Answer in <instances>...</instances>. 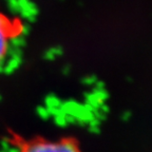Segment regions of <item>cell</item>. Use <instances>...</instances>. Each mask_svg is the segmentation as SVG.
Masks as SVG:
<instances>
[{"label":"cell","mask_w":152,"mask_h":152,"mask_svg":"<svg viewBox=\"0 0 152 152\" xmlns=\"http://www.w3.org/2000/svg\"><path fill=\"white\" fill-rule=\"evenodd\" d=\"M23 31L21 20L7 12L0 0V70L7 64L15 43Z\"/></svg>","instance_id":"6da1fadb"},{"label":"cell","mask_w":152,"mask_h":152,"mask_svg":"<svg viewBox=\"0 0 152 152\" xmlns=\"http://www.w3.org/2000/svg\"><path fill=\"white\" fill-rule=\"evenodd\" d=\"M20 152H80L73 142L68 140H39L28 142Z\"/></svg>","instance_id":"7a4b0ae2"}]
</instances>
